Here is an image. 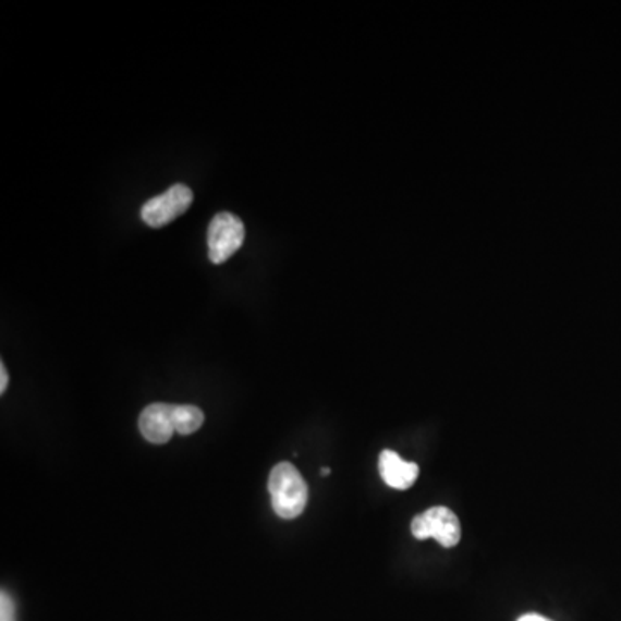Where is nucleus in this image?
<instances>
[{
	"instance_id": "nucleus-8",
	"label": "nucleus",
	"mask_w": 621,
	"mask_h": 621,
	"mask_svg": "<svg viewBox=\"0 0 621 621\" xmlns=\"http://www.w3.org/2000/svg\"><path fill=\"white\" fill-rule=\"evenodd\" d=\"M0 621H16V608L13 597L8 593L0 594Z\"/></svg>"
},
{
	"instance_id": "nucleus-2",
	"label": "nucleus",
	"mask_w": 621,
	"mask_h": 621,
	"mask_svg": "<svg viewBox=\"0 0 621 621\" xmlns=\"http://www.w3.org/2000/svg\"><path fill=\"white\" fill-rule=\"evenodd\" d=\"M245 227L233 212H218L207 228V248L209 259L215 265H223L242 247Z\"/></svg>"
},
{
	"instance_id": "nucleus-6",
	"label": "nucleus",
	"mask_w": 621,
	"mask_h": 621,
	"mask_svg": "<svg viewBox=\"0 0 621 621\" xmlns=\"http://www.w3.org/2000/svg\"><path fill=\"white\" fill-rule=\"evenodd\" d=\"M381 478L389 487L395 490H407L418 478V464L402 460L395 451H381L378 461Z\"/></svg>"
},
{
	"instance_id": "nucleus-10",
	"label": "nucleus",
	"mask_w": 621,
	"mask_h": 621,
	"mask_svg": "<svg viewBox=\"0 0 621 621\" xmlns=\"http://www.w3.org/2000/svg\"><path fill=\"white\" fill-rule=\"evenodd\" d=\"M518 621H552L549 618L543 617V614L528 613L523 614V617L518 618Z\"/></svg>"
},
{
	"instance_id": "nucleus-11",
	"label": "nucleus",
	"mask_w": 621,
	"mask_h": 621,
	"mask_svg": "<svg viewBox=\"0 0 621 621\" xmlns=\"http://www.w3.org/2000/svg\"><path fill=\"white\" fill-rule=\"evenodd\" d=\"M328 473H330V470L328 468L321 470V475H328Z\"/></svg>"
},
{
	"instance_id": "nucleus-5",
	"label": "nucleus",
	"mask_w": 621,
	"mask_h": 621,
	"mask_svg": "<svg viewBox=\"0 0 621 621\" xmlns=\"http://www.w3.org/2000/svg\"><path fill=\"white\" fill-rule=\"evenodd\" d=\"M142 435L145 440L153 443H166L173 437L174 431V404H150L142 411L138 419Z\"/></svg>"
},
{
	"instance_id": "nucleus-3",
	"label": "nucleus",
	"mask_w": 621,
	"mask_h": 621,
	"mask_svg": "<svg viewBox=\"0 0 621 621\" xmlns=\"http://www.w3.org/2000/svg\"><path fill=\"white\" fill-rule=\"evenodd\" d=\"M411 532L419 540L435 538L443 547H454L461 540L460 520L446 506H435L425 513L416 514Z\"/></svg>"
},
{
	"instance_id": "nucleus-7",
	"label": "nucleus",
	"mask_w": 621,
	"mask_h": 621,
	"mask_svg": "<svg viewBox=\"0 0 621 621\" xmlns=\"http://www.w3.org/2000/svg\"><path fill=\"white\" fill-rule=\"evenodd\" d=\"M204 413L199 407L174 404V430L180 435H192L203 427Z\"/></svg>"
},
{
	"instance_id": "nucleus-4",
	"label": "nucleus",
	"mask_w": 621,
	"mask_h": 621,
	"mask_svg": "<svg viewBox=\"0 0 621 621\" xmlns=\"http://www.w3.org/2000/svg\"><path fill=\"white\" fill-rule=\"evenodd\" d=\"M192 203H194V192L188 186L176 183L142 206V220L150 228L166 227L180 218Z\"/></svg>"
},
{
	"instance_id": "nucleus-1",
	"label": "nucleus",
	"mask_w": 621,
	"mask_h": 621,
	"mask_svg": "<svg viewBox=\"0 0 621 621\" xmlns=\"http://www.w3.org/2000/svg\"><path fill=\"white\" fill-rule=\"evenodd\" d=\"M273 511L283 520H294L307 504V484L294 464L278 463L268 480Z\"/></svg>"
},
{
	"instance_id": "nucleus-9",
	"label": "nucleus",
	"mask_w": 621,
	"mask_h": 621,
	"mask_svg": "<svg viewBox=\"0 0 621 621\" xmlns=\"http://www.w3.org/2000/svg\"><path fill=\"white\" fill-rule=\"evenodd\" d=\"M9 386V375L8 369H5L4 363L0 365V392L4 393Z\"/></svg>"
}]
</instances>
